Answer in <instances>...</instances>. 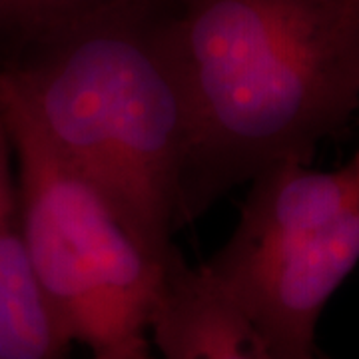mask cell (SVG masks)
Listing matches in <instances>:
<instances>
[{"label": "cell", "instance_id": "obj_1", "mask_svg": "<svg viewBox=\"0 0 359 359\" xmlns=\"http://www.w3.org/2000/svg\"><path fill=\"white\" fill-rule=\"evenodd\" d=\"M188 106L180 222L316 146L359 108V14L341 0H168Z\"/></svg>", "mask_w": 359, "mask_h": 359}, {"label": "cell", "instance_id": "obj_2", "mask_svg": "<svg viewBox=\"0 0 359 359\" xmlns=\"http://www.w3.org/2000/svg\"><path fill=\"white\" fill-rule=\"evenodd\" d=\"M0 80L150 256L178 254L188 106L168 0H108L42 26L4 48Z\"/></svg>", "mask_w": 359, "mask_h": 359}, {"label": "cell", "instance_id": "obj_3", "mask_svg": "<svg viewBox=\"0 0 359 359\" xmlns=\"http://www.w3.org/2000/svg\"><path fill=\"white\" fill-rule=\"evenodd\" d=\"M0 120L26 250L68 341L90 359H156L150 327L168 262L150 256L58 156L4 80Z\"/></svg>", "mask_w": 359, "mask_h": 359}, {"label": "cell", "instance_id": "obj_4", "mask_svg": "<svg viewBox=\"0 0 359 359\" xmlns=\"http://www.w3.org/2000/svg\"><path fill=\"white\" fill-rule=\"evenodd\" d=\"M358 264L359 205L325 226L224 245L202 268L242 309L269 358L313 359L321 311Z\"/></svg>", "mask_w": 359, "mask_h": 359}, {"label": "cell", "instance_id": "obj_5", "mask_svg": "<svg viewBox=\"0 0 359 359\" xmlns=\"http://www.w3.org/2000/svg\"><path fill=\"white\" fill-rule=\"evenodd\" d=\"M150 335L156 359H271L230 295L180 252L164 269Z\"/></svg>", "mask_w": 359, "mask_h": 359}, {"label": "cell", "instance_id": "obj_6", "mask_svg": "<svg viewBox=\"0 0 359 359\" xmlns=\"http://www.w3.org/2000/svg\"><path fill=\"white\" fill-rule=\"evenodd\" d=\"M20 226L13 148L0 120V359H74Z\"/></svg>", "mask_w": 359, "mask_h": 359}, {"label": "cell", "instance_id": "obj_7", "mask_svg": "<svg viewBox=\"0 0 359 359\" xmlns=\"http://www.w3.org/2000/svg\"><path fill=\"white\" fill-rule=\"evenodd\" d=\"M108 0H0V39L4 48L42 26Z\"/></svg>", "mask_w": 359, "mask_h": 359}, {"label": "cell", "instance_id": "obj_8", "mask_svg": "<svg viewBox=\"0 0 359 359\" xmlns=\"http://www.w3.org/2000/svg\"><path fill=\"white\" fill-rule=\"evenodd\" d=\"M346 4L349 11H353L355 14H359V0H341Z\"/></svg>", "mask_w": 359, "mask_h": 359}, {"label": "cell", "instance_id": "obj_9", "mask_svg": "<svg viewBox=\"0 0 359 359\" xmlns=\"http://www.w3.org/2000/svg\"><path fill=\"white\" fill-rule=\"evenodd\" d=\"M349 164L353 166V170H355V174H358V178H359V148H358V152H355V156H353V160H351Z\"/></svg>", "mask_w": 359, "mask_h": 359}, {"label": "cell", "instance_id": "obj_10", "mask_svg": "<svg viewBox=\"0 0 359 359\" xmlns=\"http://www.w3.org/2000/svg\"><path fill=\"white\" fill-rule=\"evenodd\" d=\"M313 359H330V358H323V355H320V353H316V355H313Z\"/></svg>", "mask_w": 359, "mask_h": 359}]
</instances>
